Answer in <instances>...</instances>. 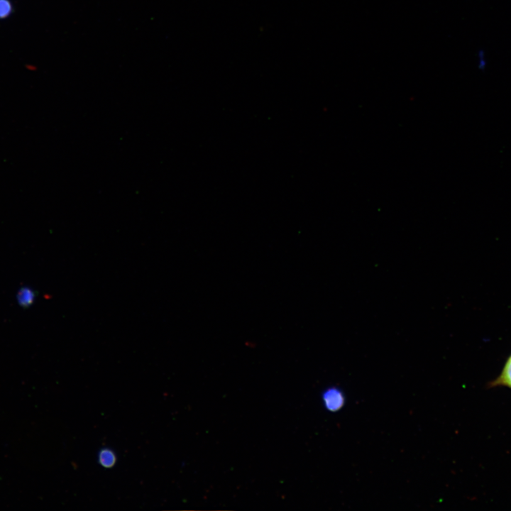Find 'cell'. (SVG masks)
Instances as JSON below:
<instances>
[{
  "label": "cell",
  "instance_id": "obj_5",
  "mask_svg": "<svg viewBox=\"0 0 511 511\" xmlns=\"http://www.w3.org/2000/svg\"><path fill=\"white\" fill-rule=\"evenodd\" d=\"M10 11L9 4L6 1L0 0V16H6Z\"/></svg>",
  "mask_w": 511,
  "mask_h": 511
},
{
  "label": "cell",
  "instance_id": "obj_3",
  "mask_svg": "<svg viewBox=\"0 0 511 511\" xmlns=\"http://www.w3.org/2000/svg\"><path fill=\"white\" fill-rule=\"evenodd\" d=\"M98 461L104 468H110L116 463V456L109 448L101 449L98 454Z\"/></svg>",
  "mask_w": 511,
  "mask_h": 511
},
{
  "label": "cell",
  "instance_id": "obj_1",
  "mask_svg": "<svg viewBox=\"0 0 511 511\" xmlns=\"http://www.w3.org/2000/svg\"><path fill=\"white\" fill-rule=\"evenodd\" d=\"M324 407L331 412L340 410L344 404V397L340 390L336 388H330L323 393Z\"/></svg>",
  "mask_w": 511,
  "mask_h": 511
},
{
  "label": "cell",
  "instance_id": "obj_2",
  "mask_svg": "<svg viewBox=\"0 0 511 511\" xmlns=\"http://www.w3.org/2000/svg\"><path fill=\"white\" fill-rule=\"evenodd\" d=\"M489 387H505L511 389V354L506 360L499 375L489 383Z\"/></svg>",
  "mask_w": 511,
  "mask_h": 511
},
{
  "label": "cell",
  "instance_id": "obj_4",
  "mask_svg": "<svg viewBox=\"0 0 511 511\" xmlns=\"http://www.w3.org/2000/svg\"><path fill=\"white\" fill-rule=\"evenodd\" d=\"M35 292L29 287H22L17 293V300L23 307L31 306L35 300Z\"/></svg>",
  "mask_w": 511,
  "mask_h": 511
}]
</instances>
